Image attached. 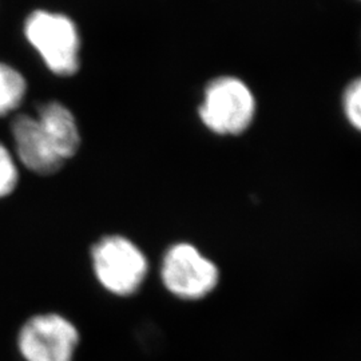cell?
<instances>
[{
    "instance_id": "1",
    "label": "cell",
    "mask_w": 361,
    "mask_h": 361,
    "mask_svg": "<svg viewBox=\"0 0 361 361\" xmlns=\"http://www.w3.org/2000/svg\"><path fill=\"white\" fill-rule=\"evenodd\" d=\"M257 98L244 79L219 75L207 82L198 106L202 126L217 137H240L255 123Z\"/></svg>"
},
{
    "instance_id": "2",
    "label": "cell",
    "mask_w": 361,
    "mask_h": 361,
    "mask_svg": "<svg viewBox=\"0 0 361 361\" xmlns=\"http://www.w3.org/2000/svg\"><path fill=\"white\" fill-rule=\"evenodd\" d=\"M161 280L173 296L183 301H200L217 290L221 269L198 246L177 243L164 255Z\"/></svg>"
},
{
    "instance_id": "3",
    "label": "cell",
    "mask_w": 361,
    "mask_h": 361,
    "mask_svg": "<svg viewBox=\"0 0 361 361\" xmlns=\"http://www.w3.org/2000/svg\"><path fill=\"white\" fill-rule=\"evenodd\" d=\"M92 268L99 284L116 296L138 292L149 271L147 258L133 241L107 235L92 247Z\"/></svg>"
},
{
    "instance_id": "4",
    "label": "cell",
    "mask_w": 361,
    "mask_h": 361,
    "mask_svg": "<svg viewBox=\"0 0 361 361\" xmlns=\"http://www.w3.org/2000/svg\"><path fill=\"white\" fill-rule=\"evenodd\" d=\"M26 37L54 74L70 77L77 73L80 43L77 27L68 18L47 11L31 13Z\"/></svg>"
},
{
    "instance_id": "5",
    "label": "cell",
    "mask_w": 361,
    "mask_h": 361,
    "mask_svg": "<svg viewBox=\"0 0 361 361\" xmlns=\"http://www.w3.org/2000/svg\"><path fill=\"white\" fill-rule=\"evenodd\" d=\"M78 344L75 325L56 313L28 319L18 335V348L25 361H73Z\"/></svg>"
},
{
    "instance_id": "6",
    "label": "cell",
    "mask_w": 361,
    "mask_h": 361,
    "mask_svg": "<svg viewBox=\"0 0 361 361\" xmlns=\"http://www.w3.org/2000/svg\"><path fill=\"white\" fill-rule=\"evenodd\" d=\"M11 131L18 157L28 170L51 176L62 169L65 161L54 150L37 118L26 114L16 116Z\"/></svg>"
},
{
    "instance_id": "7",
    "label": "cell",
    "mask_w": 361,
    "mask_h": 361,
    "mask_svg": "<svg viewBox=\"0 0 361 361\" xmlns=\"http://www.w3.org/2000/svg\"><path fill=\"white\" fill-rule=\"evenodd\" d=\"M37 119L54 150L63 161L77 154L80 134L75 118L66 106L59 102L42 104Z\"/></svg>"
},
{
    "instance_id": "8",
    "label": "cell",
    "mask_w": 361,
    "mask_h": 361,
    "mask_svg": "<svg viewBox=\"0 0 361 361\" xmlns=\"http://www.w3.org/2000/svg\"><path fill=\"white\" fill-rule=\"evenodd\" d=\"M26 79L13 67L0 62V116L16 110L26 95Z\"/></svg>"
},
{
    "instance_id": "9",
    "label": "cell",
    "mask_w": 361,
    "mask_h": 361,
    "mask_svg": "<svg viewBox=\"0 0 361 361\" xmlns=\"http://www.w3.org/2000/svg\"><path fill=\"white\" fill-rule=\"evenodd\" d=\"M340 106L349 128L361 135V77L352 79L345 86Z\"/></svg>"
},
{
    "instance_id": "10",
    "label": "cell",
    "mask_w": 361,
    "mask_h": 361,
    "mask_svg": "<svg viewBox=\"0 0 361 361\" xmlns=\"http://www.w3.org/2000/svg\"><path fill=\"white\" fill-rule=\"evenodd\" d=\"M18 178L19 174L13 155L0 143V198L13 193L18 185Z\"/></svg>"
},
{
    "instance_id": "11",
    "label": "cell",
    "mask_w": 361,
    "mask_h": 361,
    "mask_svg": "<svg viewBox=\"0 0 361 361\" xmlns=\"http://www.w3.org/2000/svg\"><path fill=\"white\" fill-rule=\"evenodd\" d=\"M360 1H361V0H360Z\"/></svg>"
}]
</instances>
